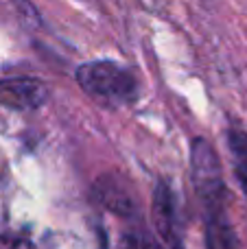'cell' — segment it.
<instances>
[{
  "mask_svg": "<svg viewBox=\"0 0 247 249\" xmlns=\"http://www.w3.org/2000/svg\"><path fill=\"white\" fill-rule=\"evenodd\" d=\"M77 83L90 99L105 105H129L138 99V79L114 61H88L77 68Z\"/></svg>",
  "mask_w": 247,
  "mask_h": 249,
  "instance_id": "obj_1",
  "label": "cell"
},
{
  "mask_svg": "<svg viewBox=\"0 0 247 249\" xmlns=\"http://www.w3.org/2000/svg\"><path fill=\"white\" fill-rule=\"evenodd\" d=\"M48 94L46 83L35 77H11L0 81V105L9 109H37L48 101Z\"/></svg>",
  "mask_w": 247,
  "mask_h": 249,
  "instance_id": "obj_2",
  "label": "cell"
},
{
  "mask_svg": "<svg viewBox=\"0 0 247 249\" xmlns=\"http://www.w3.org/2000/svg\"><path fill=\"white\" fill-rule=\"evenodd\" d=\"M153 225L160 243L166 249H179V223L177 210H175L173 193L166 184H158L153 190Z\"/></svg>",
  "mask_w": 247,
  "mask_h": 249,
  "instance_id": "obj_3",
  "label": "cell"
},
{
  "mask_svg": "<svg viewBox=\"0 0 247 249\" xmlns=\"http://www.w3.org/2000/svg\"><path fill=\"white\" fill-rule=\"evenodd\" d=\"M94 195L103 208L116 212L121 216H131L136 214V201L131 197L129 188L123 186V181L116 175H105L99 179V184L94 186Z\"/></svg>",
  "mask_w": 247,
  "mask_h": 249,
  "instance_id": "obj_4",
  "label": "cell"
},
{
  "mask_svg": "<svg viewBox=\"0 0 247 249\" xmlns=\"http://www.w3.org/2000/svg\"><path fill=\"white\" fill-rule=\"evenodd\" d=\"M228 146L232 153V166L239 177L241 186L247 190V131L232 129L228 133Z\"/></svg>",
  "mask_w": 247,
  "mask_h": 249,
  "instance_id": "obj_5",
  "label": "cell"
},
{
  "mask_svg": "<svg viewBox=\"0 0 247 249\" xmlns=\"http://www.w3.org/2000/svg\"><path fill=\"white\" fill-rule=\"evenodd\" d=\"M164 245L158 243L156 236L147 232L144 228H129L118 238V249H162Z\"/></svg>",
  "mask_w": 247,
  "mask_h": 249,
  "instance_id": "obj_6",
  "label": "cell"
},
{
  "mask_svg": "<svg viewBox=\"0 0 247 249\" xmlns=\"http://www.w3.org/2000/svg\"><path fill=\"white\" fill-rule=\"evenodd\" d=\"M0 249H35L26 238L20 236H0Z\"/></svg>",
  "mask_w": 247,
  "mask_h": 249,
  "instance_id": "obj_7",
  "label": "cell"
}]
</instances>
